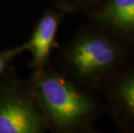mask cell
Instances as JSON below:
<instances>
[{
    "label": "cell",
    "mask_w": 134,
    "mask_h": 133,
    "mask_svg": "<svg viewBox=\"0 0 134 133\" xmlns=\"http://www.w3.org/2000/svg\"><path fill=\"white\" fill-rule=\"evenodd\" d=\"M28 82L47 131L83 133L93 131L102 106L92 90L79 84L51 62L32 71Z\"/></svg>",
    "instance_id": "cell-1"
},
{
    "label": "cell",
    "mask_w": 134,
    "mask_h": 133,
    "mask_svg": "<svg viewBox=\"0 0 134 133\" xmlns=\"http://www.w3.org/2000/svg\"><path fill=\"white\" fill-rule=\"evenodd\" d=\"M130 45L90 22L57 54L55 67L87 88L101 89L125 66Z\"/></svg>",
    "instance_id": "cell-2"
},
{
    "label": "cell",
    "mask_w": 134,
    "mask_h": 133,
    "mask_svg": "<svg viewBox=\"0 0 134 133\" xmlns=\"http://www.w3.org/2000/svg\"><path fill=\"white\" fill-rule=\"evenodd\" d=\"M43 118L28 80L11 64L0 77V133H44Z\"/></svg>",
    "instance_id": "cell-3"
},
{
    "label": "cell",
    "mask_w": 134,
    "mask_h": 133,
    "mask_svg": "<svg viewBox=\"0 0 134 133\" xmlns=\"http://www.w3.org/2000/svg\"><path fill=\"white\" fill-rule=\"evenodd\" d=\"M105 108L115 124L134 131V65L125 66L101 88Z\"/></svg>",
    "instance_id": "cell-4"
},
{
    "label": "cell",
    "mask_w": 134,
    "mask_h": 133,
    "mask_svg": "<svg viewBox=\"0 0 134 133\" xmlns=\"http://www.w3.org/2000/svg\"><path fill=\"white\" fill-rule=\"evenodd\" d=\"M65 15L55 8L46 9L36 24L29 40L23 43L25 51L31 55L29 66L32 71H39L51 62L58 29Z\"/></svg>",
    "instance_id": "cell-5"
},
{
    "label": "cell",
    "mask_w": 134,
    "mask_h": 133,
    "mask_svg": "<svg viewBox=\"0 0 134 133\" xmlns=\"http://www.w3.org/2000/svg\"><path fill=\"white\" fill-rule=\"evenodd\" d=\"M87 16L90 22L119 40L134 44V0H104Z\"/></svg>",
    "instance_id": "cell-6"
},
{
    "label": "cell",
    "mask_w": 134,
    "mask_h": 133,
    "mask_svg": "<svg viewBox=\"0 0 134 133\" xmlns=\"http://www.w3.org/2000/svg\"><path fill=\"white\" fill-rule=\"evenodd\" d=\"M54 8L65 14L83 12L87 15L95 10L104 0H51Z\"/></svg>",
    "instance_id": "cell-7"
},
{
    "label": "cell",
    "mask_w": 134,
    "mask_h": 133,
    "mask_svg": "<svg viewBox=\"0 0 134 133\" xmlns=\"http://www.w3.org/2000/svg\"><path fill=\"white\" fill-rule=\"evenodd\" d=\"M24 52H25V49L23 44L14 48L0 50V77L6 70L7 67L11 64L14 59H16L18 55H22Z\"/></svg>",
    "instance_id": "cell-8"
}]
</instances>
